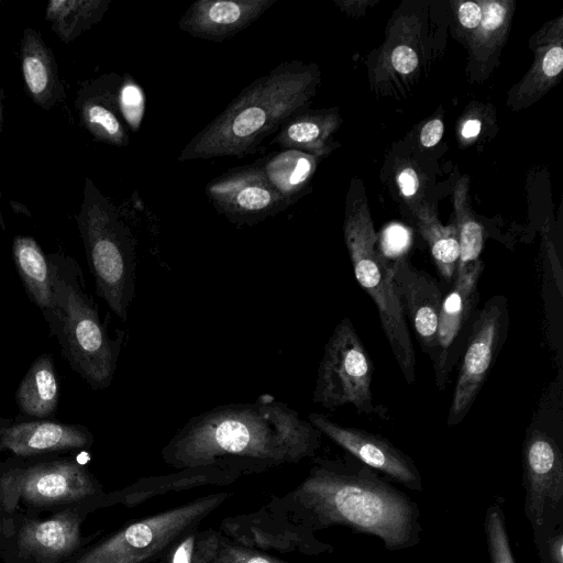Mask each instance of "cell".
<instances>
[{
	"label": "cell",
	"instance_id": "6da1fadb",
	"mask_svg": "<svg viewBox=\"0 0 563 563\" xmlns=\"http://www.w3.org/2000/svg\"><path fill=\"white\" fill-rule=\"evenodd\" d=\"M322 433L271 395L191 417L162 450L177 468L211 466L240 475L314 457Z\"/></svg>",
	"mask_w": 563,
	"mask_h": 563
},
{
	"label": "cell",
	"instance_id": "7a4b0ae2",
	"mask_svg": "<svg viewBox=\"0 0 563 563\" xmlns=\"http://www.w3.org/2000/svg\"><path fill=\"white\" fill-rule=\"evenodd\" d=\"M274 499L292 521L314 533L343 526L379 538L389 551L409 549L421 541L418 504L350 454L314 459L306 478Z\"/></svg>",
	"mask_w": 563,
	"mask_h": 563
},
{
	"label": "cell",
	"instance_id": "3957f363",
	"mask_svg": "<svg viewBox=\"0 0 563 563\" xmlns=\"http://www.w3.org/2000/svg\"><path fill=\"white\" fill-rule=\"evenodd\" d=\"M319 70L300 60L283 62L246 86L183 148L178 161L243 157L292 114L302 110L319 84Z\"/></svg>",
	"mask_w": 563,
	"mask_h": 563
},
{
	"label": "cell",
	"instance_id": "277c9868",
	"mask_svg": "<svg viewBox=\"0 0 563 563\" xmlns=\"http://www.w3.org/2000/svg\"><path fill=\"white\" fill-rule=\"evenodd\" d=\"M47 258L54 297L53 308L43 316L71 368L92 389H106L114 377L124 331L110 336L74 258L63 253L48 254Z\"/></svg>",
	"mask_w": 563,
	"mask_h": 563
},
{
	"label": "cell",
	"instance_id": "5b68a950",
	"mask_svg": "<svg viewBox=\"0 0 563 563\" xmlns=\"http://www.w3.org/2000/svg\"><path fill=\"white\" fill-rule=\"evenodd\" d=\"M77 224L97 295L124 322L135 296L136 242L118 209L88 177Z\"/></svg>",
	"mask_w": 563,
	"mask_h": 563
},
{
	"label": "cell",
	"instance_id": "8992f818",
	"mask_svg": "<svg viewBox=\"0 0 563 563\" xmlns=\"http://www.w3.org/2000/svg\"><path fill=\"white\" fill-rule=\"evenodd\" d=\"M344 240L355 279L374 301L382 328L408 384L416 380V352L406 317L394 289L390 266L375 249L377 235L365 203L351 207Z\"/></svg>",
	"mask_w": 563,
	"mask_h": 563
},
{
	"label": "cell",
	"instance_id": "52a82bcc",
	"mask_svg": "<svg viewBox=\"0 0 563 563\" xmlns=\"http://www.w3.org/2000/svg\"><path fill=\"white\" fill-rule=\"evenodd\" d=\"M230 496L228 492L202 496L135 521L93 547L75 563H147L158 560Z\"/></svg>",
	"mask_w": 563,
	"mask_h": 563
},
{
	"label": "cell",
	"instance_id": "ba28073f",
	"mask_svg": "<svg viewBox=\"0 0 563 563\" xmlns=\"http://www.w3.org/2000/svg\"><path fill=\"white\" fill-rule=\"evenodd\" d=\"M373 364L350 318L329 338L319 363L312 401L328 410L352 405L358 413L386 418L387 408L373 402Z\"/></svg>",
	"mask_w": 563,
	"mask_h": 563
},
{
	"label": "cell",
	"instance_id": "9c48e42d",
	"mask_svg": "<svg viewBox=\"0 0 563 563\" xmlns=\"http://www.w3.org/2000/svg\"><path fill=\"white\" fill-rule=\"evenodd\" d=\"M509 329L507 298L503 295L490 297L477 310L460 367L446 423L460 424L473 406L494 362L500 352Z\"/></svg>",
	"mask_w": 563,
	"mask_h": 563
},
{
	"label": "cell",
	"instance_id": "30bf717a",
	"mask_svg": "<svg viewBox=\"0 0 563 563\" xmlns=\"http://www.w3.org/2000/svg\"><path fill=\"white\" fill-rule=\"evenodd\" d=\"M2 509L12 512L19 500L34 506L79 501L98 494L92 475L74 461L38 463L0 476Z\"/></svg>",
	"mask_w": 563,
	"mask_h": 563
},
{
	"label": "cell",
	"instance_id": "8fae6325",
	"mask_svg": "<svg viewBox=\"0 0 563 563\" xmlns=\"http://www.w3.org/2000/svg\"><path fill=\"white\" fill-rule=\"evenodd\" d=\"M523 511L531 529L563 512L562 439L538 424L526 430L522 443Z\"/></svg>",
	"mask_w": 563,
	"mask_h": 563
},
{
	"label": "cell",
	"instance_id": "7c38bea8",
	"mask_svg": "<svg viewBox=\"0 0 563 563\" xmlns=\"http://www.w3.org/2000/svg\"><path fill=\"white\" fill-rule=\"evenodd\" d=\"M483 271L484 263L481 260L456 269L452 286L443 297L439 314L437 346L430 358L435 384L440 390L445 387L468 340L477 312L478 282Z\"/></svg>",
	"mask_w": 563,
	"mask_h": 563
},
{
	"label": "cell",
	"instance_id": "4fadbf2b",
	"mask_svg": "<svg viewBox=\"0 0 563 563\" xmlns=\"http://www.w3.org/2000/svg\"><path fill=\"white\" fill-rule=\"evenodd\" d=\"M220 532L236 544L263 552L320 555L334 551L314 532L292 521L274 497L254 512L225 518Z\"/></svg>",
	"mask_w": 563,
	"mask_h": 563
},
{
	"label": "cell",
	"instance_id": "5bb4252c",
	"mask_svg": "<svg viewBox=\"0 0 563 563\" xmlns=\"http://www.w3.org/2000/svg\"><path fill=\"white\" fill-rule=\"evenodd\" d=\"M206 195L217 212L236 225H255L289 207L257 162L214 177Z\"/></svg>",
	"mask_w": 563,
	"mask_h": 563
},
{
	"label": "cell",
	"instance_id": "9a60e30c",
	"mask_svg": "<svg viewBox=\"0 0 563 563\" xmlns=\"http://www.w3.org/2000/svg\"><path fill=\"white\" fill-rule=\"evenodd\" d=\"M308 420L347 454L407 489L421 493L422 476L415 461L387 438L355 427L332 421L322 413H310Z\"/></svg>",
	"mask_w": 563,
	"mask_h": 563
},
{
	"label": "cell",
	"instance_id": "2e32d148",
	"mask_svg": "<svg viewBox=\"0 0 563 563\" xmlns=\"http://www.w3.org/2000/svg\"><path fill=\"white\" fill-rule=\"evenodd\" d=\"M391 280L406 320L410 322L422 351L431 358L437 346L443 292L427 272L398 256L389 264Z\"/></svg>",
	"mask_w": 563,
	"mask_h": 563
},
{
	"label": "cell",
	"instance_id": "e0dca14e",
	"mask_svg": "<svg viewBox=\"0 0 563 563\" xmlns=\"http://www.w3.org/2000/svg\"><path fill=\"white\" fill-rule=\"evenodd\" d=\"M277 0H196L178 21L192 37L222 42L249 27Z\"/></svg>",
	"mask_w": 563,
	"mask_h": 563
},
{
	"label": "cell",
	"instance_id": "ac0fdd59",
	"mask_svg": "<svg viewBox=\"0 0 563 563\" xmlns=\"http://www.w3.org/2000/svg\"><path fill=\"white\" fill-rule=\"evenodd\" d=\"M122 79L111 73L87 81L76 101L80 123L93 139L121 147L130 142L119 104Z\"/></svg>",
	"mask_w": 563,
	"mask_h": 563
},
{
	"label": "cell",
	"instance_id": "d6986e66",
	"mask_svg": "<svg viewBox=\"0 0 563 563\" xmlns=\"http://www.w3.org/2000/svg\"><path fill=\"white\" fill-rule=\"evenodd\" d=\"M91 440V433L82 426L38 420L2 429L0 449L19 456H31L81 449L90 445Z\"/></svg>",
	"mask_w": 563,
	"mask_h": 563
},
{
	"label": "cell",
	"instance_id": "ffe728a7",
	"mask_svg": "<svg viewBox=\"0 0 563 563\" xmlns=\"http://www.w3.org/2000/svg\"><path fill=\"white\" fill-rule=\"evenodd\" d=\"M80 544V519L64 511L44 520L25 521L19 532L18 548L23 558L40 562L59 560Z\"/></svg>",
	"mask_w": 563,
	"mask_h": 563
},
{
	"label": "cell",
	"instance_id": "44dd1931",
	"mask_svg": "<svg viewBox=\"0 0 563 563\" xmlns=\"http://www.w3.org/2000/svg\"><path fill=\"white\" fill-rule=\"evenodd\" d=\"M22 75L33 102L43 110L53 109L64 97L53 51L40 32L25 27L20 44Z\"/></svg>",
	"mask_w": 563,
	"mask_h": 563
},
{
	"label": "cell",
	"instance_id": "7402d4cb",
	"mask_svg": "<svg viewBox=\"0 0 563 563\" xmlns=\"http://www.w3.org/2000/svg\"><path fill=\"white\" fill-rule=\"evenodd\" d=\"M242 475L211 466L181 468L175 473L148 476L119 492L118 501L128 507L170 492H183L208 485H229Z\"/></svg>",
	"mask_w": 563,
	"mask_h": 563
},
{
	"label": "cell",
	"instance_id": "603a6c76",
	"mask_svg": "<svg viewBox=\"0 0 563 563\" xmlns=\"http://www.w3.org/2000/svg\"><path fill=\"white\" fill-rule=\"evenodd\" d=\"M338 124V115L331 111L302 109L280 125L271 145H277L280 150L302 152L318 158L330 151V136Z\"/></svg>",
	"mask_w": 563,
	"mask_h": 563
},
{
	"label": "cell",
	"instance_id": "cb8c5ba5",
	"mask_svg": "<svg viewBox=\"0 0 563 563\" xmlns=\"http://www.w3.org/2000/svg\"><path fill=\"white\" fill-rule=\"evenodd\" d=\"M12 256L30 299L43 313L49 311L54 294L47 255L33 238L16 235L12 243Z\"/></svg>",
	"mask_w": 563,
	"mask_h": 563
},
{
	"label": "cell",
	"instance_id": "d4e9b609",
	"mask_svg": "<svg viewBox=\"0 0 563 563\" xmlns=\"http://www.w3.org/2000/svg\"><path fill=\"white\" fill-rule=\"evenodd\" d=\"M15 400L20 410L31 417L45 418L55 412L59 386L49 354H42L32 363L16 389Z\"/></svg>",
	"mask_w": 563,
	"mask_h": 563
},
{
	"label": "cell",
	"instance_id": "484cf974",
	"mask_svg": "<svg viewBox=\"0 0 563 563\" xmlns=\"http://www.w3.org/2000/svg\"><path fill=\"white\" fill-rule=\"evenodd\" d=\"M256 162L289 206L303 195L317 165L314 156L292 150L273 152Z\"/></svg>",
	"mask_w": 563,
	"mask_h": 563
},
{
	"label": "cell",
	"instance_id": "4316f807",
	"mask_svg": "<svg viewBox=\"0 0 563 563\" xmlns=\"http://www.w3.org/2000/svg\"><path fill=\"white\" fill-rule=\"evenodd\" d=\"M111 0H51L45 20L65 43H70L102 20Z\"/></svg>",
	"mask_w": 563,
	"mask_h": 563
},
{
	"label": "cell",
	"instance_id": "83f0119b",
	"mask_svg": "<svg viewBox=\"0 0 563 563\" xmlns=\"http://www.w3.org/2000/svg\"><path fill=\"white\" fill-rule=\"evenodd\" d=\"M417 219L419 231L429 245L439 274L452 284L460 256L455 227L442 225L435 217L426 211L417 212Z\"/></svg>",
	"mask_w": 563,
	"mask_h": 563
},
{
	"label": "cell",
	"instance_id": "f1b7e54d",
	"mask_svg": "<svg viewBox=\"0 0 563 563\" xmlns=\"http://www.w3.org/2000/svg\"><path fill=\"white\" fill-rule=\"evenodd\" d=\"M198 528V527H197ZM191 529L166 553V563H213L221 532L220 530Z\"/></svg>",
	"mask_w": 563,
	"mask_h": 563
},
{
	"label": "cell",
	"instance_id": "f546056e",
	"mask_svg": "<svg viewBox=\"0 0 563 563\" xmlns=\"http://www.w3.org/2000/svg\"><path fill=\"white\" fill-rule=\"evenodd\" d=\"M484 532L490 563H516L501 498L495 499L487 507L484 517Z\"/></svg>",
	"mask_w": 563,
	"mask_h": 563
},
{
	"label": "cell",
	"instance_id": "4dcf8cb0",
	"mask_svg": "<svg viewBox=\"0 0 563 563\" xmlns=\"http://www.w3.org/2000/svg\"><path fill=\"white\" fill-rule=\"evenodd\" d=\"M456 233L460 245V256L456 269L464 268L479 260L485 232L482 224L471 214L466 207H461L455 199Z\"/></svg>",
	"mask_w": 563,
	"mask_h": 563
},
{
	"label": "cell",
	"instance_id": "1f68e13d",
	"mask_svg": "<svg viewBox=\"0 0 563 563\" xmlns=\"http://www.w3.org/2000/svg\"><path fill=\"white\" fill-rule=\"evenodd\" d=\"M532 531L540 563H563V512L545 519Z\"/></svg>",
	"mask_w": 563,
	"mask_h": 563
},
{
	"label": "cell",
	"instance_id": "d6a6232c",
	"mask_svg": "<svg viewBox=\"0 0 563 563\" xmlns=\"http://www.w3.org/2000/svg\"><path fill=\"white\" fill-rule=\"evenodd\" d=\"M120 111L124 122L137 131L145 111V96L132 76H123L119 92Z\"/></svg>",
	"mask_w": 563,
	"mask_h": 563
},
{
	"label": "cell",
	"instance_id": "836d02e7",
	"mask_svg": "<svg viewBox=\"0 0 563 563\" xmlns=\"http://www.w3.org/2000/svg\"><path fill=\"white\" fill-rule=\"evenodd\" d=\"M213 563H288L267 552L236 544L222 536Z\"/></svg>",
	"mask_w": 563,
	"mask_h": 563
},
{
	"label": "cell",
	"instance_id": "e575fe53",
	"mask_svg": "<svg viewBox=\"0 0 563 563\" xmlns=\"http://www.w3.org/2000/svg\"><path fill=\"white\" fill-rule=\"evenodd\" d=\"M507 12L508 9L504 2H486L479 24L481 33L484 35H492L497 32L504 25Z\"/></svg>",
	"mask_w": 563,
	"mask_h": 563
},
{
	"label": "cell",
	"instance_id": "d590c367",
	"mask_svg": "<svg viewBox=\"0 0 563 563\" xmlns=\"http://www.w3.org/2000/svg\"><path fill=\"white\" fill-rule=\"evenodd\" d=\"M541 74L544 79H554L563 68V49L561 45L550 47L540 64Z\"/></svg>",
	"mask_w": 563,
	"mask_h": 563
},
{
	"label": "cell",
	"instance_id": "8d00e7d4",
	"mask_svg": "<svg viewBox=\"0 0 563 563\" xmlns=\"http://www.w3.org/2000/svg\"><path fill=\"white\" fill-rule=\"evenodd\" d=\"M391 64L401 74H409L418 66L416 52L406 45L397 46L391 53Z\"/></svg>",
	"mask_w": 563,
	"mask_h": 563
},
{
	"label": "cell",
	"instance_id": "74e56055",
	"mask_svg": "<svg viewBox=\"0 0 563 563\" xmlns=\"http://www.w3.org/2000/svg\"><path fill=\"white\" fill-rule=\"evenodd\" d=\"M483 16V9L476 2H463L459 8V20L466 29H477Z\"/></svg>",
	"mask_w": 563,
	"mask_h": 563
},
{
	"label": "cell",
	"instance_id": "f35d334b",
	"mask_svg": "<svg viewBox=\"0 0 563 563\" xmlns=\"http://www.w3.org/2000/svg\"><path fill=\"white\" fill-rule=\"evenodd\" d=\"M443 123L439 119H433L426 123L420 133V142L424 147H432L442 137Z\"/></svg>",
	"mask_w": 563,
	"mask_h": 563
},
{
	"label": "cell",
	"instance_id": "ab89813d",
	"mask_svg": "<svg viewBox=\"0 0 563 563\" xmlns=\"http://www.w3.org/2000/svg\"><path fill=\"white\" fill-rule=\"evenodd\" d=\"M398 185L404 196L415 195L419 186L416 172L410 167L402 169L398 175Z\"/></svg>",
	"mask_w": 563,
	"mask_h": 563
},
{
	"label": "cell",
	"instance_id": "60d3db41",
	"mask_svg": "<svg viewBox=\"0 0 563 563\" xmlns=\"http://www.w3.org/2000/svg\"><path fill=\"white\" fill-rule=\"evenodd\" d=\"M481 131V122L478 120H468L464 123L462 134L464 137H474Z\"/></svg>",
	"mask_w": 563,
	"mask_h": 563
},
{
	"label": "cell",
	"instance_id": "b9f144b4",
	"mask_svg": "<svg viewBox=\"0 0 563 563\" xmlns=\"http://www.w3.org/2000/svg\"><path fill=\"white\" fill-rule=\"evenodd\" d=\"M11 207L12 209L14 210V212H21V213H24V214H27V216H31V213L29 212V210L26 209V207H24L22 203L20 202H15V201H11Z\"/></svg>",
	"mask_w": 563,
	"mask_h": 563
},
{
	"label": "cell",
	"instance_id": "7bdbcfd3",
	"mask_svg": "<svg viewBox=\"0 0 563 563\" xmlns=\"http://www.w3.org/2000/svg\"><path fill=\"white\" fill-rule=\"evenodd\" d=\"M2 124H3V114H2V104L0 99V132L2 131Z\"/></svg>",
	"mask_w": 563,
	"mask_h": 563
},
{
	"label": "cell",
	"instance_id": "ee69618b",
	"mask_svg": "<svg viewBox=\"0 0 563 563\" xmlns=\"http://www.w3.org/2000/svg\"><path fill=\"white\" fill-rule=\"evenodd\" d=\"M0 197H1V194H0ZM0 225H1L2 230H4V229H5V225H4V222H3V219H2L1 212H0Z\"/></svg>",
	"mask_w": 563,
	"mask_h": 563
},
{
	"label": "cell",
	"instance_id": "f6af8a7d",
	"mask_svg": "<svg viewBox=\"0 0 563 563\" xmlns=\"http://www.w3.org/2000/svg\"><path fill=\"white\" fill-rule=\"evenodd\" d=\"M1 476V475H0ZM2 509L1 488H0V510Z\"/></svg>",
	"mask_w": 563,
	"mask_h": 563
}]
</instances>
